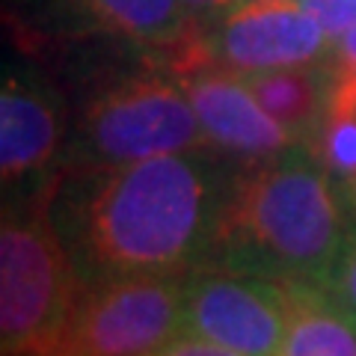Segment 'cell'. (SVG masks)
Returning <instances> with one entry per match:
<instances>
[{"instance_id":"cell-20","label":"cell","mask_w":356,"mask_h":356,"mask_svg":"<svg viewBox=\"0 0 356 356\" xmlns=\"http://www.w3.org/2000/svg\"><path fill=\"white\" fill-rule=\"evenodd\" d=\"M344 199H348V208H350V214L356 217V184H350L348 191H344Z\"/></svg>"},{"instance_id":"cell-18","label":"cell","mask_w":356,"mask_h":356,"mask_svg":"<svg viewBox=\"0 0 356 356\" xmlns=\"http://www.w3.org/2000/svg\"><path fill=\"white\" fill-rule=\"evenodd\" d=\"M330 63H332V69H336V77L356 74V27L350 33H344V36L332 44Z\"/></svg>"},{"instance_id":"cell-6","label":"cell","mask_w":356,"mask_h":356,"mask_svg":"<svg viewBox=\"0 0 356 356\" xmlns=\"http://www.w3.org/2000/svg\"><path fill=\"white\" fill-rule=\"evenodd\" d=\"M285 330V282L220 264H199L184 276V336L241 356H276Z\"/></svg>"},{"instance_id":"cell-8","label":"cell","mask_w":356,"mask_h":356,"mask_svg":"<svg viewBox=\"0 0 356 356\" xmlns=\"http://www.w3.org/2000/svg\"><path fill=\"white\" fill-rule=\"evenodd\" d=\"M170 72L184 86L211 149L222 158L235 163H255L297 146L291 134L259 104V98L238 72L199 57L175 63Z\"/></svg>"},{"instance_id":"cell-2","label":"cell","mask_w":356,"mask_h":356,"mask_svg":"<svg viewBox=\"0 0 356 356\" xmlns=\"http://www.w3.org/2000/svg\"><path fill=\"white\" fill-rule=\"evenodd\" d=\"M350 217L344 191L306 146L238 163L205 264L324 285Z\"/></svg>"},{"instance_id":"cell-16","label":"cell","mask_w":356,"mask_h":356,"mask_svg":"<svg viewBox=\"0 0 356 356\" xmlns=\"http://www.w3.org/2000/svg\"><path fill=\"white\" fill-rule=\"evenodd\" d=\"M146 356H241V353L226 350V348H220V344H211L196 336H178L175 341L163 344V348L152 350Z\"/></svg>"},{"instance_id":"cell-9","label":"cell","mask_w":356,"mask_h":356,"mask_svg":"<svg viewBox=\"0 0 356 356\" xmlns=\"http://www.w3.org/2000/svg\"><path fill=\"white\" fill-rule=\"evenodd\" d=\"M63 98L42 74L6 69L0 89V178L3 187L39 191L63 172L65 158Z\"/></svg>"},{"instance_id":"cell-5","label":"cell","mask_w":356,"mask_h":356,"mask_svg":"<svg viewBox=\"0 0 356 356\" xmlns=\"http://www.w3.org/2000/svg\"><path fill=\"white\" fill-rule=\"evenodd\" d=\"M184 276L146 273L89 282L54 356H146L184 336Z\"/></svg>"},{"instance_id":"cell-10","label":"cell","mask_w":356,"mask_h":356,"mask_svg":"<svg viewBox=\"0 0 356 356\" xmlns=\"http://www.w3.org/2000/svg\"><path fill=\"white\" fill-rule=\"evenodd\" d=\"M83 27L154 54L158 65H172L199 42L196 21L184 0H63Z\"/></svg>"},{"instance_id":"cell-12","label":"cell","mask_w":356,"mask_h":356,"mask_svg":"<svg viewBox=\"0 0 356 356\" xmlns=\"http://www.w3.org/2000/svg\"><path fill=\"white\" fill-rule=\"evenodd\" d=\"M288 285V330L276 356H356V318L324 285Z\"/></svg>"},{"instance_id":"cell-14","label":"cell","mask_w":356,"mask_h":356,"mask_svg":"<svg viewBox=\"0 0 356 356\" xmlns=\"http://www.w3.org/2000/svg\"><path fill=\"white\" fill-rule=\"evenodd\" d=\"M324 288L356 318V217L350 220L348 241H344L341 255H339V261L332 264Z\"/></svg>"},{"instance_id":"cell-15","label":"cell","mask_w":356,"mask_h":356,"mask_svg":"<svg viewBox=\"0 0 356 356\" xmlns=\"http://www.w3.org/2000/svg\"><path fill=\"white\" fill-rule=\"evenodd\" d=\"M300 6L318 21L332 44L356 27V0H300Z\"/></svg>"},{"instance_id":"cell-19","label":"cell","mask_w":356,"mask_h":356,"mask_svg":"<svg viewBox=\"0 0 356 356\" xmlns=\"http://www.w3.org/2000/svg\"><path fill=\"white\" fill-rule=\"evenodd\" d=\"M336 89H339L341 95H348V98H353V102H356V74L339 77V81H336Z\"/></svg>"},{"instance_id":"cell-7","label":"cell","mask_w":356,"mask_h":356,"mask_svg":"<svg viewBox=\"0 0 356 356\" xmlns=\"http://www.w3.org/2000/svg\"><path fill=\"white\" fill-rule=\"evenodd\" d=\"M330 36L300 0H241L217 24L199 33L187 57L217 63L238 74H255L321 63L330 60Z\"/></svg>"},{"instance_id":"cell-17","label":"cell","mask_w":356,"mask_h":356,"mask_svg":"<svg viewBox=\"0 0 356 356\" xmlns=\"http://www.w3.org/2000/svg\"><path fill=\"white\" fill-rule=\"evenodd\" d=\"M238 3L241 0H184L187 13H191V18L196 21L199 30H208L211 24H217V21Z\"/></svg>"},{"instance_id":"cell-13","label":"cell","mask_w":356,"mask_h":356,"mask_svg":"<svg viewBox=\"0 0 356 356\" xmlns=\"http://www.w3.org/2000/svg\"><path fill=\"white\" fill-rule=\"evenodd\" d=\"M309 152L318 158V163L332 175L341 191L356 184V102L332 92V102L327 107V116L321 122L315 140L309 143Z\"/></svg>"},{"instance_id":"cell-3","label":"cell","mask_w":356,"mask_h":356,"mask_svg":"<svg viewBox=\"0 0 356 356\" xmlns=\"http://www.w3.org/2000/svg\"><path fill=\"white\" fill-rule=\"evenodd\" d=\"M63 175L3 208L0 222V348L54 356L83 300L86 280L65 243L54 199Z\"/></svg>"},{"instance_id":"cell-4","label":"cell","mask_w":356,"mask_h":356,"mask_svg":"<svg viewBox=\"0 0 356 356\" xmlns=\"http://www.w3.org/2000/svg\"><path fill=\"white\" fill-rule=\"evenodd\" d=\"M211 149L184 86L163 65L98 86L74 119L63 172L81 175L158 154Z\"/></svg>"},{"instance_id":"cell-1","label":"cell","mask_w":356,"mask_h":356,"mask_svg":"<svg viewBox=\"0 0 356 356\" xmlns=\"http://www.w3.org/2000/svg\"><path fill=\"white\" fill-rule=\"evenodd\" d=\"M235 166L202 149L72 175V191H57V222L86 285L205 264Z\"/></svg>"},{"instance_id":"cell-11","label":"cell","mask_w":356,"mask_h":356,"mask_svg":"<svg viewBox=\"0 0 356 356\" xmlns=\"http://www.w3.org/2000/svg\"><path fill=\"white\" fill-rule=\"evenodd\" d=\"M259 104L270 113L280 125L291 134L297 146H306L315 140L321 122L327 116V107L336 92V69L330 60L294 65V69H273L241 74Z\"/></svg>"}]
</instances>
